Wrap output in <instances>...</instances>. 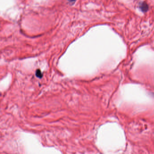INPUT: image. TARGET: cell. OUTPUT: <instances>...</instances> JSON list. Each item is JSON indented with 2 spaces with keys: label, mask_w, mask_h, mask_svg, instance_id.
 <instances>
[{
  "label": "cell",
  "mask_w": 154,
  "mask_h": 154,
  "mask_svg": "<svg viewBox=\"0 0 154 154\" xmlns=\"http://www.w3.org/2000/svg\"><path fill=\"white\" fill-rule=\"evenodd\" d=\"M69 1H70L71 2H74V1H75V0H68Z\"/></svg>",
  "instance_id": "cell-3"
},
{
  "label": "cell",
  "mask_w": 154,
  "mask_h": 154,
  "mask_svg": "<svg viewBox=\"0 0 154 154\" xmlns=\"http://www.w3.org/2000/svg\"><path fill=\"white\" fill-rule=\"evenodd\" d=\"M141 8L142 9V10L146 11V9L148 8V6H147V5L146 4H143V3L142 5V6H141Z\"/></svg>",
  "instance_id": "cell-2"
},
{
  "label": "cell",
  "mask_w": 154,
  "mask_h": 154,
  "mask_svg": "<svg viewBox=\"0 0 154 154\" xmlns=\"http://www.w3.org/2000/svg\"><path fill=\"white\" fill-rule=\"evenodd\" d=\"M36 76L38 78H41L43 76V75L40 70H37L36 71Z\"/></svg>",
  "instance_id": "cell-1"
}]
</instances>
